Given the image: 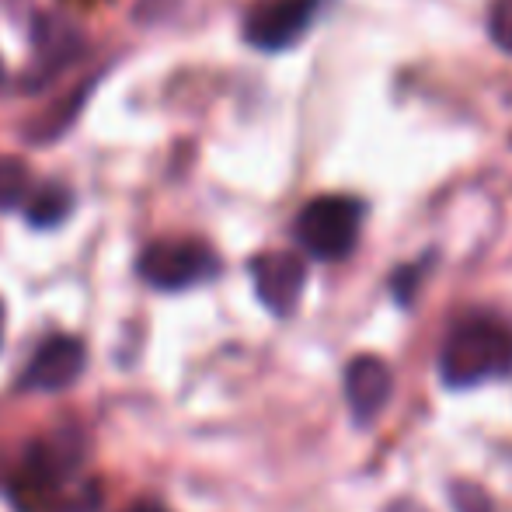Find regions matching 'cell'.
Returning a JSON list of instances; mask_svg holds the SVG:
<instances>
[{
    "label": "cell",
    "mask_w": 512,
    "mask_h": 512,
    "mask_svg": "<svg viewBox=\"0 0 512 512\" xmlns=\"http://www.w3.org/2000/svg\"><path fill=\"white\" fill-rule=\"evenodd\" d=\"M512 377V324L492 310L457 317L439 352V380L450 391Z\"/></svg>",
    "instance_id": "cell-1"
},
{
    "label": "cell",
    "mask_w": 512,
    "mask_h": 512,
    "mask_svg": "<svg viewBox=\"0 0 512 512\" xmlns=\"http://www.w3.org/2000/svg\"><path fill=\"white\" fill-rule=\"evenodd\" d=\"M366 206L349 196H317L297 213L293 237L317 262H342L352 255L363 230Z\"/></svg>",
    "instance_id": "cell-2"
},
{
    "label": "cell",
    "mask_w": 512,
    "mask_h": 512,
    "mask_svg": "<svg viewBox=\"0 0 512 512\" xmlns=\"http://www.w3.org/2000/svg\"><path fill=\"white\" fill-rule=\"evenodd\" d=\"M136 272L147 286L161 293H182L192 286H203L220 276V258L206 241L175 237V241H154L140 251Z\"/></svg>",
    "instance_id": "cell-3"
},
{
    "label": "cell",
    "mask_w": 512,
    "mask_h": 512,
    "mask_svg": "<svg viewBox=\"0 0 512 512\" xmlns=\"http://www.w3.org/2000/svg\"><path fill=\"white\" fill-rule=\"evenodd\" d=\"M321 0H265L244 18V39L262 53L293 49L310 32Z\"/></svg>",
    "instance_id": "cell-4"
},
{
    "label": "cell",
    "mask_w": 512,
    "mask_h": 512,
    "mask_svg": "<svg viewBox=\"0 0 512 512\" xmlns=\"http://www.w3.org/2000/svg\"><path fill=\"white\" fill-rule=\"evenodd\" d=\"M251 283L262 300V307L276 317H290L297 310L307 286V265L293 251H265L251 258Z\"/></svg>",
    "instance_id": "cell-5"
},
{
    "label": "cell",
    "mask_w": 512,
    "mask_h": 512,
    "mask_svg": "<svg viewBox=\"0 0 512 512\" xmlns=\"http://www.w3.org/2000/svg\"><path fill=\"white\" fill-rule=\"evenodd\" d=\"M84 366H88V349H84L81 338L53 335L35 349L32 363L21 373V387H25V391H42V394L67 391L84 373Z\"/></svg>",
    "instance_id": "cell-6"
},
{
    "label": "cell",
    "mask_w": 512,
    "mask_h": 512,
    "mask_svg": "<svg viewBox=\"0 0 512 512\" xmlns=\"http://www.w3.org/2000/svg\"><path fill=\"white\" fill-rule=\"evenodd\" d=\"M394 391V373L384 359L356 356L345 366V401L356 418V425H370L387 408Z\"/></svg>",
    "instance_id": "cell-7"
},
{
    "label": "cell",
    "mask_w": 512,
    "mask_h": 512,
    "mask_svg": "<svg viewBox=\"0 0 512 512\" xmlns=\"http://www.w3.org/2000/svg\"><path fill=\"white\" fill-rule=\"evenodd\" d=\"M70 213H74V192L60 182L42 185L35 196H28V206H25V220H28V227H35V230L60 227V223H67Z\"/></svg>",
    "instance_id": "cell-8"
},
{
    "label": "cell",
    "mask_w": 512,
    "mask_h": 512,
    "mask_svg": "<svg viewBox=\"0 0 512 512\" xmlns=\"http://www.w3.org/2000/svg\"><path fill=\"white\" fill-rule=\"evenodd\" d=\"M91 88H95V81L77 84L74 95L63 98V105L56 102L53 108H49V112L42 115V119L35 122L32 129H28V136H32V140H39V143H53V140H60V136L67 133V129L77 122V115H81L84 98H91Z\"/></svg>",
    "instance_id": "cell-9"
},
{
    "label": "cell",
    "mask_w": 512,
    "mask_h": 512,
    "mask_svg": "<svg viewBox=\"0 0 512 512\" xmlns=\"http://www.w3.org/2000/svg\"><path fill=\"white\" fill-rule=\"evenodd\" d=\"M32 192V171L21 157L0 154V213L18 209Z\"/></svg>",
    "instance_id": "cell-10"
},
{
    "label": "cell",
    "mask_w": 512,
    "mask_h": 512,
    "mask_svg": "<svg viewBox=\"0 0 512 512\" xmlns=\"http://www.w3.org/2000/svg\"><path fill=\"white\" fill-rule=\"evenodd\" d=\"M488 39L512 56V0H492L488 7Z\"/></svg>",
    "instance_id": "cell-11"
},
{
    "label": "cell",
    "mask_w": 512,
    "mask_h": 512,
    "mask_svg": "<svg viewBox=\"0 0 512 512\" xmlns=\"http://www.w3.org/2000/svg\"><path fill=\"white\" fill-rule=\"evenodd\" d=\"M429 262H432V255H425L422 262H415V265H401V269L394 272L391 290H394V297H398V304H401V307H408L411 300H415L418 283H422V276H425V269H429Z\"/></svg>",
    "instance_id": "cell-12"
},
{
    "label": "cell",
    "mask_w": 512,
    "mask_h": 512,
    "mask_svg": "<svg viewBox=\"0 0 512 512\" xmlns=\"http://www.w3.org/2000/svg\"><path fill=\"white\" fill-rule=\"evenodd\" d=\"M450 502L457 512H495V506L488 502V495L481 492L478 485H467V481H453Z\"/></svg>",
    "instance_id": "cell-13"
},
{
    "label": "cell",
    "mask_w": 512,
    "mask_h": 512,
    "mask_svg": "<svg viewBox=\"0 0 512 512\" xmlns=\"http://www.w3.org/2000/svg\"><path fill=\"white\" fill-rule=\"evenodd\" d=\"M178 11V0H136L133 18L143 25H157V21H168Z\"/></svg>",
    "instance_id": "cell-14"
},
{
    "label": "cell",
    "mask_w": 512,
    "mask_h": 512,
    "mask_svg": "<svg viewBox=\"0 0 512 512\" xmlns=\"http://www.w3.org/2000/svg\"><path fill=\"white\" fill-rule=\"evenodd\" d=\"M126 512H168L161 506V502H150V499H143V502H136V506H129Z\"/></svg>",
    "instance_id": "cell-15"
},
{
    "label": "cell",
    "mask_w": 512,
    "mask_h": 512,
    "mask_svg": "<svg viewBox=\"0 0 512 512\" xmlns=\"http://www.w3.org/2000/svg\"><path fill=\"white\" fill-rule=\"evenodd\" d=\"M387 512H425V509L418 506V502H411V499H401V502H394Z\"/></svg>",
    "instance_id": "cell-16"
},
{
    "label": "cell",
    "mask_w": 512,
    "mask_h": 512,
    "mask_svg": "<svg viewBox=\"0 0 512 512\" xmlns=\"http://www.w3.org/2000/svg\"><path fill=\"white\" fill-rule=\"evenodd\" d=\"M0 345H4V304H0Z\"/></svg>",
    "instance_id": "cell-17"
},
{
    "label": "cell",
    "mask_w": 512,
    "mask_h": 512,
    "mask_svg": "<svg viewBox=\"0 0 512 512\" xmlns=\"http://www.w3.org/2000/svg\"><path fill=\"white\" fill-rule=\"evenodd\" d=\"M0 84H4V67H0Z\"/></svg>",
    "instance_id": "cell-18"
}]
</instances>
